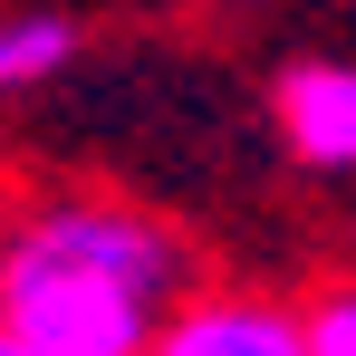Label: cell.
I'll return each mask as SVG.
<instances>
[{
  "mask_svg": "<svg viewBox=\"0 0 356 356\" xmlns=\"http://www.w3.org/2000/svg\"><path fill=\"white\" fill-rule=\"evenodd\" d=\"M193 289V250L154 202L106 183L0 193V347L145 356Z\"/></svg>",
  "mask_w": 356,
  "mask_h": 356,
  "instance_id": "6da1fadb",
  "label": "cell"
},
{
  "mask_svg": "<svg viewBox=\"0 0 356 356\" xmlns=\"http://www.w3.org/2000/svg\"><path fill=\"white\" fill-rule=\"evenodd\" d=\"M270 125H280V154L318 183L356 174V67L347 58H289L270 87Z\"/></svg>",
  "mask_w": 356,
  "mask_h": 356,
  "instance_id": "7a4b0ae2",
  "label": "cell"
},
{
  "mask_svg": "<svg viewBox=\"0 0 356 356\" xmlns=\"http://www.w3.org/2000/svg\"><path fill=\"white\" fill-rule=\"evenodd\" d=\"M145 356H318V347H308V308H289L270 289H212L202 280Z\"/></svg>",
  "mask_w": 356,
  "mask_h": 356,
  "instance_id": "3957f363",
  "label": "cell"
},
{
  "mask_svg": "<svg viewBox=\"0 0 356 356\" xmlns=\"http://www.w3.org/2000/svg\"><path fill=\"white\" fill-rule=\"evenodd\" d=\"M67 67H77V19H58V10H10L0 19V106L58 87Z\"/></svg>",
  "mask_w": 356,
  "mask_h": 356,
  "instance_id": "277c9868",
  "label": "cell"
},
{
  "mask_svg": "<svg viewBox=\"0 0 356 356\" xmlns=\"http://www.w3.org/2000/svg\"><path fill=\"white\" fill-rule=\"evenodd\" d=\"M298 308H308V347L318 356H356V270L327 280L318 298H298Z\"/></svg>",
  "mask_w": 356,
  "mask_h": 356,
  "instance_id": "5b68a950",
  "label": "cell"
}]
</instances>
